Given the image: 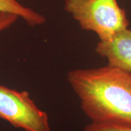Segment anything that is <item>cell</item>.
Returning a JSON list of instances; mask_svg holds the SVG:
<instances>
[{
  "label": "cell",
  "mask_w": 131,
  "mask_h": 131,
  "mask_svg": "<svg viewBox=\"0 0 131 131\" xmlns=\"http://www.w3.org/2000/svg\"><path fill=\"white\" fill-rule=\"evenodd\" d=\"M67 81L91 122L131 127V73L109 65L77 69Z\"/></svg>",
  "instance_id": "6da1fadb"
},
{
  "label": "cell",
  "mask_w": 131,
  "mask_h": 131,
  "mask_svg": "<svg viewBox=\"0 0 131 131\" xmlns=\"http://www.w3.org/2000/svg\"><path fill=\"white\" fill-rule=\"evenodd\" d=\"M64 9L82 29L105 42L129 28L127 13L117 0H65Z\"/></svg>",
  "instance_id": "7a4b0ae2"
},
{
  "label": "cell",
  "mask_w": 131,
  "mask_h": 131,
  "mask_svg": "<svg viewBox=\"0 0 131 131\" xmlns=\"http://www.w3.org/2000/svg\"><path fill=\"white\" fill-rule=\"evenodd\" d=\"M0 117L25 131H51L49 117L27 91L0 85Z\"/></svg>",
  "instance_id": "3957f363"
},
{
  "label": "cell",
  "mask_w": 131,
  "mask_h": 131,
  "mask_svg": "<svg viewBox=\"0 0 131 131\" xmlns=\"http://www.w3.org/2000/svg\"><path fill=\"white\" fill-rule=\"evenodd\" d=\"M95 52L106 59L107 65L131 73V28L125 29L112 39L99 41Z\"/></svg>",
  "instance_id": "277c9868"
},
{
  "label": "cell",
  "mask_w": 131,
  "mask_h": 131,
  "mask_svg": "<svg viewBox=\"0 0 131 131\" xmlns=\"http://www.w3.org/2000/svg\"><path fill=\"white\" fill-rule=\"evenodd\" d=\"M0 13L15 15L31 27L42 26L46 22V18L43 15L25 7L17 0H0Z\"/></svg>",
  "instance_id": "5b68a950"
},
{
  "label": "cell",
  "mask_w": 131,
  "mask_h": 131,
  "mask_svg": "<svg viewBox=\"0 0 131 131\" xmlns=\"http://www.w3.org/2000/svg\"><path fill=\"white\" fill-rule=\"evenodd\" d=\"M84 131H131V127L90 122L84 127Z\"/></svg>",
  "instance_id": "8992f818"
},
{
  "label": "cell",
  "mask_w": 131,
  "mask_h": 131,
  "mask_svg": "<svg viewBox=\"0 0 131 131\" xmlns=\"http://www.w3.org/2000/svg\"><path fill=\"white\" fill-rule=\"evenodd\" d=\"M17 15L8 13H0V32L9 28L18 20Z\"/></svg>",
  "instance_id": "52a82bcc"
}]
</instances>
